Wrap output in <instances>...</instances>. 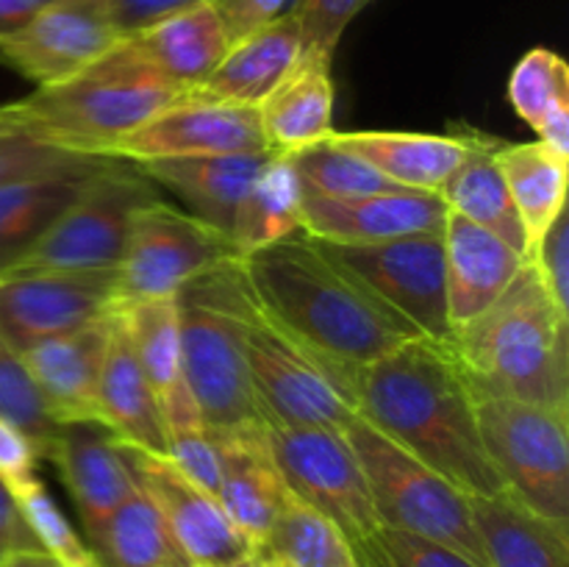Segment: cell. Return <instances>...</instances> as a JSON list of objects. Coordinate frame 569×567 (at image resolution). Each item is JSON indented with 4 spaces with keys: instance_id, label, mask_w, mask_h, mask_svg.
Wrapping results in <instances>:
<instances>
[{
    "instance_id": "obj_1",
    "label": "cell",
    "mask_w": 569,
    "mask_h": 567,
    "mask_svg": "<svg viewBox=\"0 0 569 567\" xmlns=\"http://www.w3.org/2000/svg\"><path fill=\"white\" fill-rule=\"evenodd\" d=\"M356 415L467 495L503 489L483 448L476 395L448 345L415 339L361 367Z\"/></svg>"
},
{
    "instance_id": "obj_2",
    "label": "cell",
    "mask_w": 569,
    "mask_h": 567,
    "mask_svg": "<svg viewBox=\"0 0 569 567\" xmlns=\"http://www.w3.org/2000/svg\"><path fill=\"white\" fill-rule=\"evenodd\" d=\"M242 267L267 315L350 370L428 339L303 231L244 256Z\"/></svg>"
},
{
    "instance_id": "obj_3",
    "label": "cell",
    "mask_w": 569,
    "mask_h": 567,
    "mask_svg": "<svg viewBox=\"0 0 569 567\" xmlns=\"http://www.w3.org/2000/svg\"><path fill=\"white\" fill-rule=\"evenodd\" d=\"M456 367L476 398H511L569 411V311L533 261L483 315L450 334Z\"/></svg>"
},
{
    "instance_id": "obj_4",
    "label": "cell",
    "mask_w": 569,
    "mask_h": 567,
    "mask_svg": "<svg viewBox=\"0 0 569 567\" xmlns=\"http://www.w3.org/2000/svg\"><path fill=\"white\" fill-rule=\"evenodd\" d=\"M181 94L183 89L161 76L131 37H122L64 81L11 100V109L39 142L64 153L109 159L117 139Z\"/></svg>"
},
{
    "instance_id": "obj_5",
    "label": "cell",
    "mask_w": 569,
    "mask_h": 567,
    "mask_svg": "<svg viewBox=\"0 0 569 567\" xmlns=\"http://www.w3.org/2000/svg\"><path fill=\"white\" fill-rule=\"evenodd\" d=\"M183 381L209 431L261 420L248 367L253 309L242 259H228L183 284L176 295Z\"/></svg>"
},
{
    "instance_id": "obj_6",
    "label": "cell",
    "mask_w": 569,
    "mask_h": 567,
    "mask_svg": "<svg viewBox=\"0 0 569 567\" xmlns=\"http://www.w3.org/2000/svg\"><path fill=\"white\" fill-rule=\"evenodd\" d=\"M248 367L256 409L267 428H337L356 417L359 370L295 337L253 298Z\"/></svg>"
},
{
    "instance_id": "obj_7",
    "label": "cell",
    "mask_w": 569,
    "mask_h": 567,
    "mask_svg": "<svg viewBox=\"0 0 569 567\" xmlns=\"http://www.w3.org/2000/svg\"><path fill=\"white\" fill-rule=\"evenodd\" d=\"M345 437L359 456L381 526L442 543L478 567H487L470 495L465 489L383 437L359 415L348 422Z\"/></svg>"
},
{
    "instance_id": "obj_8",
    "label": "cell",
    "mask_w": 569,
    "mask_h": 567,
    "mask_svg": "<svg viewBox=\"0 0 569 567\" xmlns=\"http://www.w3.org/2000/svg\"><path fill=\"white\" fill-rule=\"evenodd\" d=\"M476 411L506 493L569 526V411L511 398H476Z\"/></svg>"
},
{
    "instance_id": "obj_9",
    "label": "cell",
    "mask_w": 569,
    "mask_h": 567,
    "mask_svg": "<svg viewBox=\"0 0 569 567\" xmlns=\"http://www.w3.org/2000/svg\"><path fill=\"white\" fill-rule=\"evenodd\" d=\"M156 198L137 165L109 159L14 270H117L133 217Z\"/></svg>"
},
{
    "instance_id": "obj_10",
    "label": "cell",
    "mask_w": 569,
    "mask_h": 567,
    "mask_svg": "<svg viewBox=\"0 0 569 567\" xmlns=\"http://www.w3.org/2000/svg\"><path fill=\"white\" fill-rule=\"evenodd\" d=\"M242 259L233 239L164 198L150 200L137 211L120 267L122 300L164 298L209 267Z\"/></svg>"
},
{
    "instance_id": "obj_11",
    "label": "cell",
    "mask_w": 569,
    "mask_h": 567,
    "mask_svg": "<svg viewBox=\"0 0 569 567\" xmlns=\"http://www.w3.org/2000/svg\"><path fill=\"white\" fill-rule=\"evenodd\" d=\"M276 465L295 498L337 523L350 543L381 528L353 445L337 428H267Z\"/></svg>"
},
{
    "instance_id": "obj_12",
    "label": "cell",
    "mask_w": 569,
    "mask_h": 567,
    "mask_svg": "<svg viewBox=\"0 0 569 567\" xmlns=\"http://www.w3.org/2000/svg\"><path fill=\"white\" fill-rule=\"evenodd\" d=\"M320 245L333 261L361 278L378 298L415 322L422 337L442 345L448 342L450 322L442 231L409 233V237L365 245Z\"/></svg>"
},
{
    "instance_id": "obj_13",
    "label": "cell",
    "mask_w": 569,
    "mask_h": 567,
    "mask_svg": "<svg viewBox=\"0 0 569 567\" xmlns=\"http://www.w3.org/2000/svg\"><path fill=\"white\" fill-rule=\"evenodd\" d=\"M122 306L117 270H11L0 276V334L26 350Z\"/></svg>"
},
{
    "instance_id": "obj_14",
    "label": "cell",
    "mask_w": 569,
    "mask_h": 567,
    "mask_svg": "<svg viewBox=\"0 0 569 567\" xmlns=\"http://www.w3.org/2000/svg\"><path fill=\"white\" fill-rule=\"evenodd\" d=\"M117 445L131 467L139 493L153 504L192 567H226L253 556V548L228 520L220 500L183 476L164 454L137 448L122 439H117Z\"/></svg>"
},
{
    "instance_id": "obj_15",
    "label": "cell",
    "mask_w": 569,
    "mask_h": 567,
    "mask_svg": "<svg viewBox=\"0 0 569 567\" xmlns=\"http://www.w3.org/2000/svg\"><path fill=\"white\" fill-rule=\"evenodd\" d=\"M122 39L111 0H53L28 26L0 39V64L33 87L83 70Z\"/></svg>"
},
{
    "instance_id": "obj_16",
    "label": "cell",
    "mask_w": 569,
    "mask_h": 567,
    "mask_svg": "<svg viewBox=\"0 0 569 567\" xmlns=\"http://www.w3.org/2000/svg\"><path fill=\"white\" fill-rule=\"evenodd\" d=\"M259 150H270L261 131L259 109L183 92L159 115L117 139L109 150V159L139 165V161L176 159V156L259 153Z\"/></svg>"
},
{
    "instance_id": "obj_17",
    "label": "cell",
    "mask_w": 569,
    "mask_h": 567,
    "mask_svg": "<svg viewBox=\"0 0 569 567\" xmlns=\"http://www.w3.org/2000/svg\"><path fill=\"white\" fill-rule=\"evenodd\" d=\"M448 215L450 209L442 195L420 189H392L348 200L303 195L300 231L320 242L365 245L442 231Z\"/></svg>"
},
{
    "instance_id": "obj_18",
    "label": "cell",
    "mask_w": 569,
    "mask_h": 567,
    "mask_svg": "<svg viewBox=\"0 0 569 567\" xmlns=\"http://www.w3.org/2000/svg\"><path fill=\"white\" fill-rule=\"evenodd\" d=\"M211 437L220 454L217 500L256 554L289 498L272 456L267 422H244L226 431H211Z\"/></svg>"
},
{
    "instance_id": "obj_19",
    "label": "cell",
    "mask_w": 569,
    "mask_h": 567,
    "mask_svg": "<svg viewBox=\"0 0 569 567\" xmlns=\"http://www.w3.org/2000/svg\"><path fill=\"white\" fill-rule=\"evenodd\" d=\"M48 461H53L59 470L81 515L87 539L103 528L117 506L137 493V481L131 467L122 459L117 434L100 420L61 422Z\"/></svg>"
},
{
    "instance_id": "obj_20",
    "label": "cell",
    "mask_w": 569,
    "mask_h": 567,
    "mask_svg": "<svg viewBox=\"0 0 569 567\" xmlns=\"http://www.w3.org/2000/svg\"><path fill=\"white\" fill-rule=\"evenodd\" d=\"M120 306L59 337L42 339L22 350L33 381L42 389L59 422L100 420L98 384Z\"/></svg>"
},
{
    "instance_id": "obj_21",
    "label": "cell",
    "mask_w": 569,
    "mask_h": 567,
    "mask_svg": "<svg viewBox=\"0 0 569 567\" xmlns=\"http://www.w3.org/2000/svg\"><path fill=\"white\" fill-rule=\"evenodd\" d=\"M450 334L476 320L509 289L526 259L487 228L450 211L442 228Z\"/></svg>"
},
{
    "instance_id": "obj_22",
    "label": "cell",
    "mask_w": 569,
    "mask_h": 567,
    "mask_svg": "<svg viewBox=\"0 0 569 567\" xmlns=\"http://www.w3.org/2000/svg\"><path fill=\"white\" fill-rule=\"evenodd\" d=\"M109 159L81 156L0 187V276L14 270Z\"/></svg>"
},
{
    "instance_id": "obj_23",
    "label": "cell",
    "mask_w": 569,
    "mask_h": 567,
    "mask_svg": "<svg viewBox=\"0 0 569 567\" xmlns=\"http://www.w3.org/2000/svg\"><path fill=\"white\" fill-rule=\"evenodd\" d=\"M303 33L292 11L231 44L217 70L192 94L259 109L303 59Z\"/></svg>"
},
{
    "instance_id": "obj_24",
    "label": "cell",
    "mask_w": 569,
    "mask_h": 567,
    "mask_svg": "<svg viewBox=\"0 0 569 567\" xmlns=\"http://www.w3.org/2000/svg\"><path fill=\"white\" fill-rule=\"evenodd\" d=\"M270 159V150L259 153H211V156H176V159L139 161V170L189 206V215L200 217L209 226L231 237L233 215L261 165Z\"/></svg>"
},
{
    "instance_id": "obj_25",
    "label": "cell",
    "mask_w": 569,
    "mask_h": 567,
    "mask_svg": "<svg viewBox=\"0 0 569 567\" xmlns=\"http://www.w3.org/2000/svg\"><path fill=\"white\" fill-rule=\"evenodd\" d=\"M128 37L183 92L198 89L231 48L214 0L167 11Z\"/></svg>"
},
{
    "instance_id": "obj_26",
    "label": "cell",
    "mask_w": 569,
    "mask_h": 567,
    "mask_svg": "<svg viewBox=\"0 0 569 567\" xmlns=\"http://www.w3.org/2000/svg\"><path fill=\"white\" fill-rule=\"evenodd\" d=\"M470 504L487 567H569V526L565 523L528 509L506 489L470 495Z\"/></svg>"
},
{
    "instance_id": "obj_27",
    "label": "cell",
    "mask_w": 569,
    "mask_h": 567,
    "mask_svg": "<svg viewBox=\"0 0 569 567\" xmlns=\"http://www.w3.org/2000/svg\"><path fill=\"white\" fill-rule=\"evenodd\" d=\"M470 133L333 131V139L370 161L400 189L439 192L470 148Z\"/></svg>"
},
{
    "instance_id": "obj_28",
    "label": "cell",
    "mask_w": 569,
    "mask_h": 567,
    "mask_svg": "<svg viewBox=\"0 0 569 567\" xmlns=\"http://www.w3.org/2000/svg\"><path fill=\"white\" fill-rule=\"evenodd\" d=\"M331 61V56L303 50L300 64L259 106L261 131L272 153H295L337 131Z\"/></svg>"
},
{
    "instance_id": "obj_29",
    "label": "cell",
    "mask_w": 569,
    "mask_h": 567,
    "mask_svg": "<svg viewBox=\"0 0 569 567\" xmlns=\"http://www.w3.org/2000/svg\"><path fill=\"white\" fill-rule=\"evenodd\" d=\"M98 417L122 442L153 450V454H167L159 400L133 354L131 337L122 320V306L114 320L109 350H106L103 370H100Z\"/></svg>"
},
{
    "instance_id": "obj_30",
    "label": "cell",
    "mask_w": 569,
    "mask_h": 567,
    "mask_svg": "<svg viewBox=\"0 0 569 567\" xmlns=\"http://www.w3.org/2000/svg\"><path fill=\"white\" fill-rule=\"evenodd\" d=\"M498 148L500 139L472 131L465 159L450 172L439 195L453 215L492 231L526 259V231L500 172Z\"/></svg>"
},
{
    "instance_id": "obj_31",
    "label": "cell",
    "mask_w": 569,
    "mask_h": 567,
    "mask_svg": "<svg viewBox=\"0 0 569 567\" xmlns=\"http://www.w3.org/2000/svg\"><path fill=\"white\" fill-rule=\"evenodd\" d=\"M498 165L526 231V259L565 211L569 159L545 142H500Z\"/></svg>"
},
{
    "instance_id": "obj_32",
    "label": "cell",
    "mask_w": 569,
    "mask_h": 567,
    "mask_svg": "<svg viewBox=\"0 0 569 567\" xmlns=\"http://www.w3.org/2000/svg\"><path fill=\"white\" fill-rule=\"evenodd\" d=\"M303 189L283 153H270L244 189L231 226L237 253L250 256L300 231Z\"/></svg>"
},
{
    "instance_id": "obj_33",
    "label": "cell",
    "mask_w": 569,
    "mask_h": 567,
    "mask_svg": "<svg viewBox=\"0 0 569 567\" xmlns=\"http://www.w3.org/2000/svg\"><path fill=\"white\" fill-rule=\"evenodd\" d=\"M509 100L539 142L569 159V67L556 50L533 48L517 61Z\"/></svg>"
},
{
    "instance_id": "obj_34",
    "label": "cell",
    "mask_w": 569,
    "mask_h": 567,
    "mask_svg": "<svg viewBox=\"0 0 569 567\" xmlns=\"http://www.w3.org/2000/svg\"><path fill=\"white\" fill-rule=\"evenodd\" d=\"M122 320H126L139 367L159 400V409H164L172 398L189 389L183 381L176 295L122 300Z\"/></svg>"
},
{
    "instance_id": "obj_35",
    "label": "cell",
    "mask_w": 569,
    "mask_h": 567,
    "mask_svg": "<svg viewBox=\"0 0 569 567\" xmlns=\"http://www.w3.org/2000/svg\"><path fill=\"white\" fill-rule=\"evenodd\" d=\"M87 543L103 567H192L139 487Z\"/></svg>"
},
{
    "instance_id": "obj_36",
    "label": "cell",
    "mask_w": 569,
    "mask_h": 567,
    "mask_svg": "<svg viewBox=\"0 0 569 567\" xmlns=\"http://www.w3.org/2000/svg\"><path fill=\"white\" fill-rule=\"evenodd\" d=\"M256 556L278 567H361L342 528L292 493Z\"/></svg>"
},
{
    "instance_id": "obj_37",
    "label": "cell",
    "mask_w": 569,
    "mask_h": 567,
    "mask_svg": "<svg viewBox=\"0 0 569 567\" xmlns=\"http://www.w3.org/2000/svg\"><path fill=\"white\" fill-rule=\"evenodd\" d=\"M298 176L303 195H317V198L348 200L365 198V195L392 192L395 187L387 176L376 170L370 161L356 156L337 139L326 137L320 142L300 148L295 153H283Z\"/></svg>"
},
{
    "instance_id": "obj_38",
    "label": "cell",
    "mask_w": 569,
    "mask_h": 567,
    "mask_svg": "<svg viewBox=\"0 0 569 567\" xmlns=\"http://www.w3.org/2000/svg\"><path fill=\"white\" fill-rule=\"evenodd\" d=\"M0 417L14 422L31 439L39 459H48L61 422L56 420L42 389L33 381L22 350H17L3 334H0Z\"/></svg>"
},
{
    "instance_id": "obj_39",
    "label": "cell",
    "mask_w": 569,
    "mask_h": 567,
    "mask_svg": "<svg viewBox=\"0 0 569 567\" xmlns=\"http://www.w3.org/2000/svg\"><path fill=\"white\" fill-rule=\"evenodd\" d=\"M14 498L22 517L31 526L33 537L39 539V548L50 559L59 561L61 567H103L98 561V556H94V550L89 548V543H83L81 534L72 528L64 511L50 498L48 487L39 481V476L22 489H17Z\"/></svg>"
},
{
    "instance_id": "obj_40",
    "label": "cell",
    "mask_w": 569,
    "mask_h": 567,
    "mask_svg": "<svg viewBox=\"0 0 569 567\" xmlns=\"http://www.w3.org/2000/svg\"><path fill=\"white\" fill-rule=\"evenodd\" d=\"M353 550L361 567H478L448 545L387 526L353 543Z\"/></svg>"
},
{
    "instance_id": "obj_41",
    "label": "cell",
    "mask_w": 569,
    "mask_h": 567,
    "mask_svg": "<svg viewBox=\"0 0 569 567\" xmlns=\"http://www.w3.org/2000/svg\"><path fill=\"white\" fill-rule=\"evenodd\" d=\"M81 156L64 153L50 145L39 142L20 117L14 115L11 103L0 106V187L17 178L33 176V172L50 170V167H61L67 161H76Z\"/></svg>"
},
{
    "instance_id": "obj_42",
    "label": "cell",
    "mask_w": 569,
    "mask_h": 567,
    "mask_svg": "<svg viewBox=\"0 0 569 567\" xmlns=\"http://www.w3.org/2000/svg\"><path fill=\"white\" fill-rule=\"evenodd\" d=\"M370 6V0H295L292 14L303 33L309 53L331 56L350 22Z\"/></svg>"
},
{
    "instance_id": "obj_43",
    "label": "cell",
    "mask_w": 569,
    "mask_h": 567,
    "mask_svg": "<svg viewBox=\"0 0 569 567\" xmlns=\"http://www.w3.org/2000/svg\"><path fill=\"white\" fill-rule=\"evenodd\" d=\"M537 267L539 278L545 281L548 292L553 295L556 304L569 311V220L567 211H561L553 226L545 231L539 245L533 248L531 259Z\"/></svg>"
},
{
    "instance_id": "obj_44",
    "label": "cell",
    "mask_w": 569,
    "mask_h": 567,
    "mask_svg": "<svg viewBox=\"0 0 569 567\" xmlns=\"http://www.w3.org/2000/svg\"><path fill=\"white\" fill-rule=\"evenodd\" d=\"M292 3L295 0H214L228 44H237L239 39L276 22L292 9Z\"/></svg>"
},
{
    "instance_id": "obj_45",
    "label": "cell",
    "mask_w": 569,
    "mask_h": 567,
    "mask_svg": "<svg viewBox=\"0 0 569 567\" xmlns=\"http://www.w3.org/2000/svg\"><path fill=\"white\" fill-rule=\"evenodd\" d=\"M37 465L39 454L31 439L14 422L0 417V478L11 489V495L37 478Z\"/></svg>"
},
{
    "instance_id": "obj_46",
    "label": "cell",
    "mask_w": 569,
    "mask_h": 567,
    "mask_svg": "<svg viewBox=\"0 0 569 567\" xmlns=\"http://www.w3.org/2000/svg\"><path fill=\"white\" fill-rule=\"evenodd\" d=\"M28 550H42L39 539L33 537L31 526L22 517L17 498L6 481L0 478V561L11 554H28Z\"/></svg>"
},
{
    "instance_id": "obj_47",
    "label": "cell",
    "mask_w": 569,
    "mask_h": 567,
    "mask_svg": "<svg viewBox=\"0 0 569 567\" xmlns=\"http://www.w3.org/2000/svg\"><path fill=\"white\" fill-rule=\"evenodd\" d=\"M189 3H203V0H111L122 37L139 31V28H144L156 17L167 14V11L181 9V6Z\"/></svg>"
},
{
    "instance_id": "obj_48",
    "label": "cell",
    "mask_w": 569,
    "mask_h": 567,
    "mask_svg": "<svg viewBox=\"0 0 569 567\" xmlns=\"http://www.w3.org/2000/svg\"><path fill=\"white\" fill-rule=\"evenodd\" d=\"M50 3L53 0H0V39L20 31Z\"/></svg>"
},
{
    "instance_id": "obj_49",
    "label": "cell",
    "mask_w": 569,
    "mask_h": 567,
    "mask_svg": "<svg viewBox=\"0 0 569 567\" xmlns=\"http://www.w3.org/2000/svg\"><path fill=\"white\" fill-rule=\"evenodd\" d=\"M17 561H20V567H61L59 561L50 559L44 550H28V554H17Z\"/></svg>"
},
{
    "instance_id": "obj_50",
    "label": "cell",
    "mask_w": 569,
    "mask_h": 567,
    "mask_svg": "<svg viewBox=\"0 0 569 567\" xmlns=\"http://www.w3.org/2000/svg\"><path fill=\"white\" fill-rule=\"evenodd\" d=\"M226 567H278V565H272V561H267V559H261V556H248V559H242V561H233V565H226Z\"/></svg>"
},
{
    "instance_id": "obj_51",
    "label": "cell",
    "mask_w": 569,
    "mask_h": 567,
    "mask_svg": "<svg viewBox=\"0 0 569 567\" xmlns=\"http://www.w3.org/2000/svg\"><path fill=\"white\" fill-rule=\"evenodd\" d=\"M0 567H20V561H17V554L6 556V559H3V561H0Z\"/></svg>"
}]
</instances>
